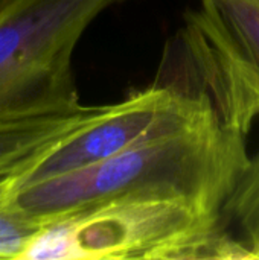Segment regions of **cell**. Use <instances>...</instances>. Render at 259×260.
I'll return each instance as SVG.
<instances>
[{
    "label": "cell",
    "instance_id": "cell-3",
    "mask_svg": "<svg viewBox=\"0 0 259 260\" xmlns=\"http://www.w3.org/2000/svg\"><path fill=\"white\" fill-rule=\"evenodd\" d=\"M125 0H0V120L79 105L72 55L107 8Z\"/></svg>",
    "mask_w": 259,
    "mask_h": 260
},
{
    "label": "cell",
    "instance_id": "cell-2",
    "mask_svg": "<svg viewBox=\"0 0 259 260\" xmlns=\"http://www.w3.org/2000/svg\"><path fill=\"white\" fill-rule=\"evenodd\" d=\"M224 259L218 212L166 198L84 209L44 224L21 260Z\"/></svg>",
    "mask_w": 259,
    "mask_h": 260
},
{
    "label": "cell",
    "instance_id": "cell-6",
    "mask_svg": "<svg viewBox=\"0 0 259 260\" xmlns=\"http://www.w3.org/2000/svg\"><path fill=\"white\" fill-rule=\"evenodd\" d=\"M87 110L79 104L61 111L0 120V175L53 146L79 123Z\"/></svg>",
    "mask_w": 259,
    "mask_h": 260
},
{
    "label": "cell",
    "instance_id": "cell-5",
    "mask_svg": "<svg viewBox=\"0 0 259 260\" xmlns=\"http://www.w3.org/2000/svg\"><path fill=\"white\" fill-rule=\"evenodd\" d=\"M183 44L223 126L247 136L259 117V6L200 0L185 18Z\"/></svg>",
    "mask_w": 259,
    "mask_h": 260
},
{
    "label": "cell",
    "instance_id": "cell-1",
    "mask_svg": "<svg viewBox=\"0 0 259 260\" xmlns=\"http://www.w3.org/2000/svg\"><path fill=\"white\" fill-rule=\"evenodd\" d=\"M249 158L244 136L217 120L47 178L0 206H11L40 225L84 209L136 198L180 200L220 212Z\"/></svg>",
    "mask_w": 259,
    "mask_h": 260
},
{
    "label": "cell",
    "instance_id": "cell-9",
    "mask_svg": "<svg viewBox=\"0 0 259 260\" xmlns=\"http://www.w3.org/2000/svg\"><path fill=\"white\" fill-rule=\"evenodd\" d=\"M246 2H249V3H253V5H258L259 6V0H246Z\"/></svg>",
    "mask_w": 259,
    "mask_h": 260
},
{
    "label": "cell",
    "instance_id": "cell-7",
    "mask_svg": "<svg viewBox=\"0 0 259 260\" xmlns=\"http://www.w3.org/2000/svg\"><path fill=\"white\" fill-rule=\"evenodd\" d=\"M41 227L11 206H0V259L21 260Z\"/></svg>",
    "mask_w": 259,
    "mask_h": 260
},
{
    "label": "cell",
    "instance_id": "cell-8",
    "mask_svg": "<svg viewBox=\"0 0 259 260\" xmlns=\"http://www.w3.org/2000/svg\"><path fill=\"white\" fill-rule=\"evenodd\" d=\"M250 206H252L253 225L259 238V160L250 178Z\"/></svg>",
    "mask_w": 259,
    "mask_h": 260
},
{
    "label": "cell",
    "instance_id": "cell-4",
    "mask_svg": "<svg viewBox=\"0 0 259 260\" xmlns=\"http://www.w3.org/2000/svg\"><path fill=\"white\" fill-rule=\"evenodd\" d=\"M217 120L205 93L188 94L169 87H151L118 104L89 107L79 123L53 146L0 175V204L47 178Z\"/></svg>",
    "mask_w": 259,
    "mask_h": 260
}]
</instances>
